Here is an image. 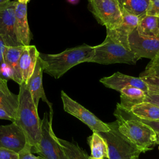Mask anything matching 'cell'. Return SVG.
Here are the masks:
<instances>
[{"label": "cell", "instance_id": "8fae6325", "mask_svg": "<svg viewBox=\"0 0 159 159\" xmlns=\"http://www.w3.org/2000/svg\"><path fill=\"white\" fill-rule=\"evenodd\" d=\"M120 8L122 16L121 24L114 29H106V35L114 41L121 44L125 48L130 50L129 43L130 34L137 28L140 18Z\"/></svg>", "mask_w": 159, "mask_h": 159}, {"label": "cell", "instance_id": "4dcf8cb0", "mask_svg": "<svg viewBox=\"0 0 159 159\" xmlns=\"http://www.w3.org/2000/svg\"><path fill=\"white\" fill-rule=\"evenodd\" d=\"M143 102L152 103L159 107V94H147Z\"/></svg>", "mask_w": 159, "mask_h": 159}, {"label": "cell", "instance_id": "30bf717a", "mask_svg": "<svg viewBox=\"0 0 159 159\" xmlns=\"http://www.w3.org/2000/svg\"><path fill=\"white\" fill-rule=\"evenodd\" d=\"M129 43L130 50L140 59L152 60L159 55V37L142 36L135 29L129 37Z\"/></svg>", "mask_w": 159, "mask_h": 159}, {"label": "cell", "instance_id": "f546056e", "mask_svg": "<svg viewBox=\"0 0 159 159\" xmlns=\"http://www.w3.org/2000/svg\"><path fill=\"white\" fill-rule=\"evenodd\" d=\"M0 159H19L18 153L0 147Z\"/></svg>", "mask_w": 159, "mask_h": 159}, {"label": "cell", "instance_id": "8992f818", "mask_svg": "<svg viewBox=\"0 0 159 159\" xmlns=\"http://www.w3.org/2000/svg\"><path fill=\"white\" fill-rule=\"evenodd\" d=\"M107 124L109 131L99 133L107 143L109 159H130L142 153L119 132L116 121Z\"/></svg>", "mask_w": 159, "mask_h": 159}, {"label": "cell", "instance_id": "f35d334b", "mask_svg": "<svg viewBox=\"0 0 159 159\" xmlns=\"http://www.w3.org/2000/svg\"><path fill=\"white\" fill-rule=\"evenodd\" d=\"M88 159H99V158H93L91 157H89ZM99 159H109V158H99Z\"/></svg>", "mask_w": 159, "mask_h": 159}, {"label": "cell", "instance_id": "6da1fadb", "mask_svg": "<svg viewBox=\"0 0 159 159\" xmlns=\"http://www.w3.org/2000/svg\"><path fill=\"white\" fill-rule=\"evenodd\" d=\"M114 115L119 132L142 153L152 150L156 145L157 133L130 111L117 104Z\"/></svg>", "mask_w": 159, "mask_h": 159}, {"label": "cell", "instance_id": "9a60e30c", "mask_svg": "<svg viewBox=\"0 0 159 159\" xmlns=\"http://www.w3.org/2000/svg\"><path fill=\"white\" fill-rule=\"evenodd\" d=\"M15 34L19 43L22 46L30 45V29L27 21V4L17 2L16 8Z\"/></svg>", "mask_w": 159, "mask_h": 159}, {"label": "cell", "instance_id": "74e56055", "mask_svg": "<svg viewBox=\"0 0 159 159\" xmlns=\"http://www.w3.org/2000/svg\"><path fill=\"white\" fill-rule=\"evenodd\" d=\"M156 144H159V134L157 133V140H156Z\"/></svg>", "mask_w": 159, "mask_h": 159}, {"label": "cell", "instance_id": "4fadbf2b", "mask_svg": "<svg viewBox=\"0 0 159 159\" xmlns=\"http://www.w3.org/2000/svg\"><path fill=\"white\" fill-rule=\"evenodd\" d=\"M99 81L106 88L119 92L124 88L130 86L139 88L147 94V87L140 78L124 75L119 71H117L109 76L103 77Z\"/></svg>", "mask_w": 159, "mask_h": 159}, {"label": "cell", "instance_id": "cb8c5ba5", "mask_svg": "<svg viewBox=\"0 0 159 159\" xmlns=\"http://www.w3.org/2000/svg\"><path fill=\"white\" fill-rule=\"evenodd\" d=\"M18 103V94H7L0 91V107L6 111L14 120L17 114Z\"/></svg>", "mask_w": 159, "mask_h": 159}, {"label": "cell", "instance_id": "5b68a950", "mask_svg": "<svg viewBox=\"0 0 159 159\" xmlns=\"http://www.w3.org/2000/svg\"><path fill=\"white\" fill-rule=\"evenodd\" d=\"M53 111L47 112L41 120V138L39 143L31 148L32 153H35L44 159H66L62 148L57 141L52 129Z\"/></svg>", "mask_w": 159, "mask_h": 159}, {"label": "cell", "instance_id": "1f68e13d", "mask_svg": "<svg viewBox=\"0 0 159 159\" xmlns=\"http://www.w3.org/2000/svg\"><path fill=\"white\" fill-rule=\"evenodd\" d=\"M142 122L150 126L156 133L159 134V120L158 121H150L143 119H140Z\"/></svg>", "mask_w": 159, "mask_h": 159}, {"label": "cell", "instance_id": "e0dca14e", "mask_svg": "<svg viewBox=\"0 0 159 159\" xmlns=\"http://www.w3.org/2000/svg\"><path fill=\"white\" fill-rule=\"evenodd\" d=\"M39 53L35 45L24 46L19 60V68L23 83H27L31 76Z\"/></svg>", "mask_w": 159, "mask_h": 159}, {"label": "cell", "instance_id": "ffe728a7", "mask_svg": "<svg viewBox=\"0 0 159 159\" xmlns=\"http://www.w3.org/2000/svg\"><path fill=\"white\" fill-rule=\"evenodd\" d=\"M136 30L139 35L147 37H158V17L145 15L140 19Z\"/></svg>", "mask_w": 159, "mask_h": 159}, {"label": "cell", "instance_id": "836d02e7", "mask_svg": "<svg viewBox=\"0 0 159 159\" xmlns=\"http://www.w3.org/2000/svg\"><path fill=\"white\" fill-rule=\"evenodd\" d=\"M0 119H4V120H8L12 121V122L14 121L13 119L11 117V116L2 107H0Z\"/></svg>", "mask_w": 159, "mask_h": 159}, {"label": "cell", "instance_id": "e575fe53", "mask_svg": "<svg viewBox=\"0 0 159 159\" xmlns=\"http://www.w3.org/2000/svg\"><path fill=\"white\" fill-rule=\"evenodd\" d=\"M67 1L71 4H77L79 2L80 0H67Z\"/></svg>", "mask_w": 159, "mask_h": 159}, {"label": "cell", "instance_id": "ab89813d", "mask_svg": "<svg viewBox=\"0 0 159 159\" xmlns=\"http://www.w3.org/2000/svg\"><path fill=\"white\" fill-rule=\"evenodd\" d=\"M130 159H139V156H134V157H132Z\"/></svg>", "mask_w": 159, "mask_h": 159}, {"label": "cell", "instance_id": "d590c367", "mask_svg": "<svg viewBox=\"0 0 159 159\" xmlns=\"http://www.w3.org/2000/svg\"><path fill=\"white\" fill-rule=\"evenodd\" d=\"M10 0H0V7L6 4L8 2H9Z\"/></svg>", "mask_w": 159, "mask_h": 159}, {"label": "cell", "instance_id": "603a6c76", "mask_svg": "<svg viewBox=\"0 0 159 159\" xmlns=\"http://www.w3.org/2000/svg\"><path fill=\"white\" fill-rule=\"evenodd\" d=\"M66 159H88L89 156L78 144L57 137Z\"/></svg>", "mask_w": 159, "mask_h": 159}, {"label": "cell", "instance_id": "2e32d148", "mask_svg": "<svg viewBox=\"0 0 159 159\" xmlns=\"http://www.w3.org/2000/svg\"><path fill=\"white\" fill-rule=\"evenodd\" d=\"M24 46L9 47L5 45L3 58L9 73L11 79L20 85L23 81L19 68V60Z\"/></svg>", "mask_w": 159, "mask_h": 159}, {"label": "cell", "instance_id": "8d00e7d4", "mask_svg": "<svg viewBox=\"0 0 159 159\" xmlns=\"http://www.w3.org/2000/svg\"><path fill=\"white\" fill-rule=\"evenodd\" d=\"M30 0H17V1L19 3L21 4H27V2L29 1Z\"/></svg>", "mask_w": 159, "mask_h": 159}, {"label": "cell", "instance_id": "4316f807", "mask_svg": "<svg viewBox=\"0 0 159 159\" xmlns=\"http://www.w3.org/2000/svg\"><path fill=\"white\" fill-rule=\"evenodd\" d=\"M5 45L2 37L0 36V77L7 80V79H11V76L9 71L4 61L3 52Z\"/></svg>", "mask_w": 159, "mask_h": 159}, {"label": "cell", "instance_id": "3957f363", "mask_svg": "<svg viewBox=\"0 0 159 159\" xmlns=\"http://www.w3.org/2000/svg\"><path fill=\"white\" fill-rule=\"evenodd\" d=\"M18 108L14 122L23 130L27 143L35 147L41 138V119L26 83L19 85Z\"/></svg>", "mask_w": 159, "mask_h": 159}, {"label": "cell", "instance_id": "52a82bcc", "mask_svg": "<svg viewBox=\"0 0 159 159\" xmlns=\"http://www.w3.org/2000/svg\"><path fill=\"white\" fill-rule=\"evenodd\" d=\"M88 7L98 22L106 29H114L122 22L118 0H89Z\"/></svg>", "mask_w": 159, "mask_h": 159}, {"label": "cell", "instance_id": "ba28073f", "mask_svg": "<svg viewBox=\"0 0 159 159\" xmlns=\"http://www.w3.org/2000/svg\"><path fill=\"white\" fill-rule=\"evenodd\" d=\"M61 98L64 111L85 124L93 132H107L109 131L110 128L107 123L103 122L86 108L71 99L63 91H61Z\"/></svg>", "mask_w": 159, "mask_h": 159}, {"label": "cell", "instance_id": "f1b7e54d", "mask_svg": "<svg viewBox=\"0 0 159 159\" xmlns=\"http://www.w3.org/2000/svg\"><path fill=\"white\" fill-rule=\"evenodd\" d=\"M146 14L156 17L159 16V0H150Z\"/></svg>", "mask_w": 159, "mask_h": 159}, {"label": "cell", "instance_id": "83f0119b", "mask_svg": "<svg viewBox=\"0 0 159 159\" xmlns=\"http://www.w3.org/2000/svg\"><path fill=\"white\" fill-rule=\"evenodd\" d=\"M31 148L32 147L28 143H26L25 147L18 153L19 159H44L40 156L36 157L33 155Z\"/></svg>", "mask_w": 159, "mask_h": 159}, {"label": "cell", "instance_id": "44dd1931", "mask_svg": "<svg viewBox=\"0 0 159 159\" xmlns=\"http://www.w3.org/2000/svg\"><path fill=\"white\" fill-rule=\"evenodd\" d=\"M88 143L91 149L90 157L99 159L109 158L107 143L99 132H93L92 135L88 138Z\"/></svg>", "mask_w": 159, "mask_h": 159}, {"label": "cell", "instance_id": "d4e9b609", "mask_svg": "<svg viewBox=\"0 0 159 159\" xmlns=\"http://www.w3.org/2000/svg\"><path fill=\"white\" fill-rule=\"evenodd\" d=\"M147 87V94H159V77L146 75L139 76Z\"/></svg>", "mask_w": 159, "mask_h": 159}, {"label": "cell", "instance_id": "d6a6232c", "mask_svg": "<svg viewBox=\"0 0 159 159\" xmlns=\"http://www.w3.org/2000/svg\"><path fill=\"white\" fill-rule=\"evenodd\" d=\"M0 91L7 94H11L12 93L11 92V91L7 87V80L1 77H0Z\"/></svg>", "mask_w": 159, "mask_h": 159}, {"label": "cell", "instance_id": "60d3db41", "mask_svg": "<svg viewBox=\"0 0 159 159\" xmlns=\"http://www.w3.org/2000/svg\"><path fill=\"white\" fill-rule=\"evenodd\" d=\"M158 37H159V16L158 17Z\"/></svg>", "mask_w": 159, "mask_h": 159}, {"label": "cell", "instance_id": "7a4b0ae2", "mask_svg": "<svg viewBox=\"0 0 159 159\" xmlns=\"http://www.w3.org/2000/svg\"><path fill=\"white\" fill-rule=\"evenodd\" d=\"M94 55V47L83 44L68 48L56 54L39 53L43 72L58 79L73 66L89 62Z\"/></svg>", "mask_w": 159, "mask_h": 159}, {"label": "cell", "instance_id": "7402d4cb", "mask_svg": "<svg viewBox=\"0 0 159 159\" xmlns=\"http://www.w3.org/2000/svg\"><path fill=\"white\" fill-rule=\"evenodd\" d=\"M120 7L129 13L142 18L147 14L150 0H118Z\"/></svg>", "mask_w": 159, "mask_h": 159}, {"label": "cell", "instance_id": "b9f144b4", "mask_svg": "<svg viewBox=\"0 0 159 159\" xmlns=\"http://www.w3.org/2000/svg\"><path fill=\"white\" fill-rule=\"evenodd\" d=\"M88 1H89V0H88Z\"/></svg>", "mask_w": 159, "mask_h": 159}, {"label": "cell", "instance_id": "9c48e42d", "mask_svg": "<svg viewBox=\"0 0 159 159\" xmlns=\"http://www.w3.org/2000/svg\"><path fill=\"white\" fill-rule=\"evenodd\" d=\"M17 3L16 1H10L0 7V36L9 47L22 46L17 40L14 30Z\"/></svg>", "mask_w": 159, "mask_h": 159}, {"label": "cell", "instance_id": "277c9868", "mask_svg": "<svg viewBox=\"0 0 159 159\" xmlns=\"http://www.w3.org/2000/svg\"><path fill=\"white\" fill-rule=\"evenodd\" d=\"M139 60L140 58L131 50L106 35L103 42L94 47V55L89 62L102 65L135 64Z\"/></svg>", "mask_w": 159, "mask_h": 159}, {"label": "cell", "instance_id": "ac0fdd59", "mask_svg": "<svg viewBox=\"0 0 159 159\" xmlns=\"http://www.w3.org/2000/svg\"><path fill=\"white\" fill-rule=\"evenodd\" d=\"M120 93V103L119 104L129 111L134 105L143 102L147 95V93L142 89L130 86L122 89Z\"/></svg>", "mask_w": 159, "mask_h": 159}, {"label": "cell", "instance_id": "5bb4252c", "mask_svg": "<svg viewBox=\"0 0 159 159\" xmlns=\"http://www.w3.org/2000/svg\"><path fill=\"white\" fill-rule=\"evenodd\" d=\"M43 72V67L42 65V61L39 55L34 71L31 76L29 79L26 84L32 95L33 101L36 107H38L39 100L40 99H42V100L43 102H46L48 104L50 108V111H53L52 104L48 100L43 87V84H42Z\"/></svg>", "mask_w": 159, "mask_h": 159}, {"label": "cell", "instance_id": "484cf974", "mask_svg": "<svg viewBox=\"0 0 159 159\" xmlns=\"http://www.w3.org/2000/svg\"><path fill=\"white\" fill-rule=\"evenodd\" d=\"M150 75L159 77V55L150 60L146 66L145 70L142 72L140 76Z\"/></svg>", "mask_w": 159, "mask_h": 159}, {"label": "cell", "instance_id": "d6986e66", "mask_svg": "<svg viewBox=\"0 0 159 159\" xmlns=\"http://www.w3.org/2000/svg\"><path fill=\"white\" fill-rule=\"evenodd\" d=\"M130 112L139 119L150 121L159 120V107L148 102H142L134 105Z\"/></svg>", "mask_w": 159, "mask_h": 159}, {"label": "cell", "instance_id": "7c38bea8", "mask_svg": "<svg viewBox=\"0 0 159 159\" xmlns=\"http://www.w3.org/2000/svg\"><path fill=\"white\" fill-rule=\"evenodd\" d=\"M26 138L22 129L15 122L0 125V147L19 153L25 145Z\"/></svg>", "mask_w": 159, "mask_h": 159}]
</instances>
